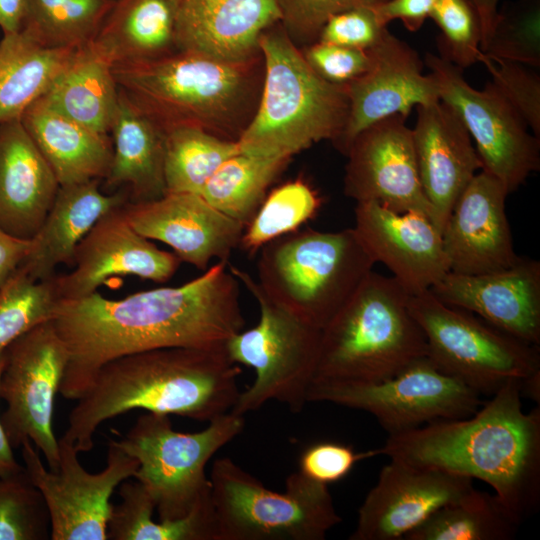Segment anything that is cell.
Returning a JSON list of instances; mask_svg holds the SVG:
<instances>
[{"mask_svg": "<svg viewBox=\"0 0 540 540\" xmlns=\"http://www.w3.org/2000/svg\"><path fill=\"white\" fill-rule=\"evenodd\" d=\"M218 262L195 279L110 299H58L51 317L69 360L59 393L77 400L106 362L146 350L219 348L243 330L240 282Z\"/></svg>", "mask_w": 540, "mask_h": 540, "instance_id": "1", "label": "cell"}, {"mask_svg": "<svg viewBox=\"0 0 540 540\" xmlns=\"http://www.w3.org/2000/svg\"><path fill=\"white\" fill-rule=\"evenodd\" d=\"M490 397L469 417L389 435L381 455L481 480L522 522L540 506V408L523 410L517 380Z\"/></svg>", "mask_w": 540, "mask_h": 540, "instance_id": "2", "label": "cell"}, {"mask_svg": "<svg viewBox=\"0 0 540 540\" xmlns=\"http://www.w3.org/2000/svg\"><path fill=\"white\" fill-rule=\"evenodd\" d=\"M241 372L225 346L159 348L112 359L77 399L62 438L78 453L89 452L104 421L135 409L209 422L235 405Z\"/></svg>", "mask_w": 540, "mask_h": 540, "instance_id": "3", "label": "cell"}, {"mask_svg": "<svg viewBox=\"0 0 540 540\" xmlns=\"http://www.w3.org/2000/svg\"><path fill=\"white\" fill-rule=\"evenodd\" d=\"M118 89L164 132L195 126L237 141L251 120L263 80L261 54L227 61L176 50L112 66Z\"/></svg>", "mask_w": 540, "mask_h": 540, "instance_id": "4", "label": "cell"}, {"mask_svg": "<svg viewBox=\"0 0 540 540\" xmlns=\"http://www.w3.org/2000/svg\"><path fill=\"white\" fill-rule=\"evenodd\" d=\"M263 80L256 110L238 138L239 152L292 158L322 140L335 142L348 118L346 86L309 66L280 22L259 39Z\"/></svg>", "mask_w": 540, "mask_h": 540, "instance_id": "5", "label": "cell"}, {"mask_svg": "<svg viewBox=\"0 0 540 540\" xmlns=\"http://www.w3.org/2000/svg\"><path fill=\"white\" fill-rule=\"evenodd\" d=\"M409 295L393 276L371 271L321 330L313 382H378L427 356Z\"/></svg>", "mask_w": 540, "mask_h": 540, "instance_id": "6", "label": "cell"}, {"mask_svg": "<svg viewBox=\"0 0 540 540\" xmlns=\"http://www.w3.org/2000/svg\"><path fill=\"white\" fill-rule=\"evenodd\" d=\"M258 279L276 303L323 329L369 275L375 262L353 228L298 229L260 249Z\"/></svg>", "mask_w": 540, "mask_h": 540, "instance_id": "7", "label": "cell"}, {"mask_svg": "<svg viewBox=\"0 0 540 540\" xmlns=\"http://www.w3.org/2000/svg\"><path fill=\"white\" fill-rule=\"evenodd\" d=\"M209 479L217 540H323L342 521L328 486L299 471L275 492L223 457Z\"/></svg>", "mask_w": 540, "mask_h": 540, "instance_id": "8", "label": "cell"}, {"mask_svg": "<svg viewBox=\"0 0 540 540\" xmlns=\"http://www.w3.org/2000/svg\"><path fill=\"white\" fill-rule=\"evenodd\" d=\"M244 425V416L229 411L201 431L182 433L173 429L169 415L147 412L127 433L108 441L138 461L133 478L151 496L159 521L173 522L210 500L206 465Z\"/></svg>", "mask_w": 540, "mask_h": 540, "instance_id": "9", "label": "cell"}, {"mask_svg": "<svg viewBox=\"0 0 540 540\" xmlns=\"http://www.w3.org/2000/svg\"><path fill=\"white\" fill-rule=\"evenodd\" d=\"M229 269L259 307L258 323L236 333L225 344L233 363L255 371V380L240 392L230 411L244 416L276 400L290 411L300 412L308 402L314 380L321 329L272 300L248 272L234 265Z\"/></svg>", "mask_w": 540, "mask_h": 540, "instance_id": "10", "label": "cell"}, {"mask_svg": "<svg viewBox=\"0 0 540 540\" xmlns=\"http://www.w3.org/2000/svg\"><path fill=\"white\" fill-rule=\"evenodd\" d=\"M408 308L424 333L427 357L480 396H492L508 381L522 384L540 375L539 346L444 303L430 290L409 295Z\"/></svg>", "mask_w": 540, "mask_h": 540, "instance_id": "11", "label": "cell"}, {"mask_svg": "<svg viewBox=\"0 0 540 540\" xmlns=\"http://www.w3.org/2000/svg\"><path fill=\"white\" fill-rule=\"evenodd\" d=\"M308 402H330L370 413L389 435L439 419L466 418L483 404L476 391L440 370L427 356L378 382H313Z\"/></svg>", "mask_w": 540, "mask_h": 540, "instance_id": "12", "label": "cell"}, {"mask_svg": "<svg viewBox=\"0 0 540 540\" xmlns=\"http://www.w3.org/2000/svg\"><path fill=\"white\" fill-rule=\"evenodd\" d=\"M3 356L0 398L7 408L0 419L9 443L14 449L31 441L48 469L56 471L54 402L69 360L67 348L50 319L17 338Z\"/></svg>", "mask_w": 540, "mask_h": 540, "instance_id": "13", "label": "cell"}, {"mask_svg": "<svg viewBox=\"0 0 540 540\" xmlns=\"http://www.w3.org/2000/svg\"><path fill=\"white\" fill-rule=\"evenodd\" d=\"M424 63L434 76L439 99L459 116L482 163L510 194L540 169V138L490 81L473 88L463 70L442 56L427 53Z\"/></svg>", "mask_w": 540, "mask_h": 540, "instance_id": "14", "label": "cell"}, {"mask_svg": "<svg viewBox=\"0 0 540 540\" xmlns=\"http://www.w3.org/2000/svg\"><path fill=\"white\" fill-rule=\"evenodd\" d=\"M59 463L47 470L40 451L27 440L21 445L26 472L41 492L50 518L52 540H107L114 490L133 478L139 463L108 441L106 466L98 473L85 470L74 446L58 439Z\"/></svg>", "mask_w": 540, "mask_h": 540, "instance_id": "15", "label": "cell"}, {"mask_svg": "<svg viewBox=\"0 0 540 540\" xmlns=\"http://www.w3.org/2000/svg\"><path fill=\"white\" fill-rule=\"evenodd\" d=\"M392 115L362 130L345 154L344 194L396 212H418L434 223L418 173L412 129Z\"/></svg>", "mask_w": 540, "mask_h": 540, "instance_id": "16", "label": "cell"}, {"mask_svg": "<svg viewBox=\"0 0 540 540\" xmlns=\"http://www.w3.org/2000/svg\"><path fill=\"white\" fill-rule=\"evenodd\" d=\"M474 489L470 478L390 459L362 502L349 539H404L437 510Z\"/></svg>", "mask_w": 540, "mask_h": 540, "instance_id": "17", "label": "cell"}, {"mask_svg": "<svg viewBox=\"0 0 540 540\" xmlns=\"http://www.w3.org/2000/svg\"><path fill=\"white\" fill-rule=\"evenodd\" d=\"M368 51V70L345 84L348 118L333 142L344 155L352 140L373 123L396 114L407 119L413 108L440 100L438 84L431 73H422L418 53L389 30Z\"/></svg>", "mask_w": 540, "mask_h": 540, "instance_id": "18", "label": "cell"}, {"mask_svg": "<svg viewBox=\"0 0 540 540\" xmlns=\"http://www.w3.org/2000/svg\"><path fill=\"white\" fill-rule=\"evenodd\" d=\"M123 206L101 217L79 242L74 269L50 279L59 299L91 295L113 276L163 283L175 274L180 259L139 234L126 219Z\"/></svg>", "mask_w": 540, "mask_h": 540, "instance_id": "19", "label": "cell"}, {"mask_svg": "<svg viewBox=\"0 0 540 540\" xmlns=\"http://www.w3.org/2000/svg\"><path fill=\"white\" fill-rule=\"evenodd\" d=\"M123 212L139 234L170 246L180 261L203 271L214 259L227 263L244 231L196 193L166 192L152 200L128 201Z\"/></svg>", "mask_w": 540, "mask_h": 540, "instance_id": "20", "label": "cell"}, {"mask_svg": "<svg viewBox=\"0 0 540 540\" xmlns=\"http://www.w3.org/2000/svg\"><path fill=\"white\" fill-rule=\"evenodd\" d=\"M353 229L373 261L384 264L410 295L430 290L450 272L442 233L424 214L358 202Z\"/></svg>", "mask_w": 540, "mask_h": 540, "instance_id": "21", "label": "cell"}, {"mask_svg": "<svg viewBox=\"0 0 540 540\" xmlns=\"http://www.w3.org/2000/svg\"><path fill=\"white\" fill-rule=\"evenodd\" d=\"M508 194L497 178L483 170L472 178L442 230L450 272L484 274L516 263L519 256L505 211Z\"/></svg>", "mask_w": 540, "mask_h": 540, "instance_id": "22", "label": "cell"}, {"mask_svg": "<svg viewBox=\"0 0 540 540\" xmlns=\"http://www.w3.org/2000/svg\"><path fill=\"white\" fill-rule=\"evenodd\" d=\"M430 291L526 343L540 344V262L519 256L509 268L484 274L449 272Z\"/></svg>", "mask_w": 540, "mask_h": 540, "instance_id": "23", "label": "cell"}, {"mask_svg": "<svg viewBox=\"0 0 540 540\" xmlns=\"http://www.w3.org/2000/svg\"><path fill=\"white\" fill-rule=\"evenodd\" d=\"M412 129L420 182L442 233L456 201L482 163L457 113L437 100L416 107Z\"/></svg>", "mask_w": 540, "mask_h": 540, "instance_id": "24", "label": "cell"}, {"mask_svg": "<svg viewBox=\"0 0 540 540\" xmlns=\"http://www.w3.org/2000/svg\"><path fill=\"white\" fill-rule=\"evenodd\" d=\"M276 0H179L177 50L227 61L260 55L259 39L280 22Z\"/></svg>", "mask_w": 540, "mask_h": 540, "instance_id": "25", "label": "cell"}, {"mask_svg": "<svg viewBox=\"0 0 540 540\" xmlns=\"http://www.w3.org/2000/svg\"><path fill=\"white\" fill-rule=\"evenodd\" d=\"M58 189L53 170L21 120L0 123V226L31 239Z\"/></svg>", "mask_w": 540, "mask_h": 540, "instance_id": "26", "label": "cell"}, {"mask_svg": "<svg viewBox=\"0 0 540 540\" xmlns=\"http://www.w3.org/2000/svg\"><path fill=\"white\" fill-rule=\"evenodd\" d=\"M128 201L125 190L103 193L100 180L59 186L18 269L35 281L52 279L58 266L72 264L77 245L96 222Z\"/></svg>", "mask_w": 540, "mask_h": 540, "instance_id": "27", "label": "cell"}, {"mask_svg": "<svg viewBox=\"0 0 540 540\" xmlns=\"http://www.w3.org/2000/svg\"><path fill=\"white\" fill-rule=\"evenodd\" d=\"M20 120L53 170L59 186L106 177L113 155L108 134L64 116L42 98L32 103Z\"/></svg>", "mask_w": 540, "mask_h": 540, "instance_id": "28", "label": "cell"}, {"mask_svg": "<svg viewBox=\"0 0 540 540\" xmlns=\"http://www.w3.org/2000/svg\"><path fill=\"white\" fill-rule=\"evenodd\" d=\"M110 133L113 155L104 178L107 186H124L130 202L164 195L165 132L120 90Z\"/></svg>", "mask_w": 540, "mask_h": 540, "instance_id": "29", "label": "cell"}, {"mask_svg": "<svg viewBox=\"0 0 540 540\" xmlns=\"http://www.w3.org/2000/svg\"><path fill=\"white\" fill-rule=\"evenodd\" d=\"M179 0H115L91 43L112 66L177 50Z\"/></svg>", "mask_w": 540, "mask_h": 540, "instance_id": "30", "label": "cell"}, {"mask_svg": "<svg viewBox=\"0 0 540 540\" xmlns=\"http://www.w3.org/2000/svg\"><path fill=\"white\" fill-rule=\"evenodd\" d=\"M41 98L64 116L108 134L119 98L112 64L91 43L84 45Z\"/></svg>", "mask_w": 540, "mask_h": 540, "instance_id": "31", "label": "cell"}, {"mask_svg": "<svg viewBox=\"0 0 540 540\" xmlns=\"http://www.w3.org/2000/svg\"><path fill=\"white\" fill-rule=\"evenodd\" d=\"M78 48L47 47L27 30L0 41V123L20 119L41 98Z\"/></svg>", "mask_w": 540, "mask_h": 540, "instance_id": "32", "label": "cell"}, {"mask_svg": "<svg viewBox=\"0 0 540 540\" xmlns=\"http://www.w3.org/2000/svg\"><path fill=\"white\" fill-rule=\"evenodd\" d=\"M289 160L238 152L221 164L200 195L245 228Z\"/></svg>", "mask_w": 540, "mask_h": 540, "instance_id": "33", "label": "cell"}, {"mask_svg": "<svg viewBox=\"0 0 540 540\" xmlns=\"http://www.w3.org/2000/svg\"><path fill=\"white\" fill-rule=\"evenodd\" d=\"M520 524L495 494L474 489L437 510L404 540H510Z\"/></svg>", "mask_w": 540, "mask_h": 540, "instance_id": "34", "label": "cell"}, {"mask_svg": "<svg viewBox=\"0 0 540 540\" xmlns=\"http://www.w3.org/2000/svg\"><path fill=\"white\" fill-rule=\"evenodd\" d=\"M237 142L195 126H180L165 132L164 179L166 192L200 194L231 156Z\"/></svg>", "mask_w": 540, "mask_h": 540, "instance_id": "35", "label": "cell"}, {"mask_svg": "<svg viewBox=\"0 0 540 540\" xmlns=\"http://www.w3.org/2000/svg\"><path fill=\"white\" fill-rule=\"evenodd\" d=\"M115 0H28L23 29L53 48H80L94 40Z\"/></svg>", "mask_w": 540, "mask_h": 540, "instance_id": "36", "label": "cell"}, {"mask_svg": "<svg viewBox=\"0 0 540 540\" xmlns=\"http://www.w3.org/2000/svg\"><path fill=\"white\" fill-rule=\"evenodd\" d=\"M320 205L318 193L302 179L278 186L266 195L245 226L239 246L249 253L257 252L272 240L300 229Z\"/></svg>", "mask_w": 540, "mask_h": 540, "instance_id": "37", "label": "cell"}, {"mask_svg": "<svg viewBox=\"0 0 540 540\" xmlns=\"http://www.w3.org/2000/svg\"><path fill=\"white\" fill-rule=\"evenodd\" d=\"M58 299L51 280L35 281L18 269L0 288V354L25 332L50 320Z\"/></svg>", "mask_w": 540, "mask_h": 540, "instance_id": "38", "label": "cell"}, {"mask_svg": "<svg viewBox=\"0 0 540 540\" xmlns=\"http://www.w3.org/2000/svg\"><path fill=\"white\" fill-rule=\"evenodd\" d=\"M50 535L46 503L26 469L0 478V540H47Z\"/></svg>", "mask_w": 540, "mask_h": 540, "instance_id": "39", "label": "cell"}, {"mask_svg": "<svg viewBox=\"0 0 540 540\" xmlns=\"http://www.w3.org/2000/svg\"><path fill=\"white\" fill-rule=\"evenodd\" d=\"M482 53L539 68L540 0H519L506 12H498Z\"/></svg>", "mask_w": 540, "mask_h": 540, "instance_id": "40", "label": "cell"}, {"mask_svg": "<svg viewBox=\"0 0 540 540\" xmlns=\"http://www.w3.org/2000/svg\"><path fill=\"white\" fill-rule=\"evenodd\" d=\"M430 18L441 30L440 56L462 70L479 62L482 31L469 0H437Z\"/></svg>", "mask_w": 540, "mask_h": 540, "instance_id": "41", "label": "cell"}, {"mask_svg": "<svg viewBox=\"0 0 540 540\" xmlns=\"http://www.w3.org/2000/svg\"><path fill=\"white\" fill-rule=\"evenodd\" d=\"M491 82L514 107L532 133L540 138V77L520 63L492 58L481 53Z\"/></svg>", "mask_w": 540, "mask_h": 540, "instance_id": "42", "label": "cell"}, {"mask_svg": "<svg viewBox=\"0 0 540 540\" xmlns=\"http://www.w3.org/2000/svg\"><path fill=\"white\" fill-rule=\"evenodd\" d=\"M280 24L297 45L317 41L326 21L334 14L357 6H376L387 0H276Z\"/></svg>", "mask_w": 540, "mask_h": 540, "instance_id": "43", "label": "cell"}, {"mask_svg": "<svg viewBox=\"0 0 540 540\" xmlns=\"http://www.w3.org/2000/svg\"><path fill=\"white\" fill-rule=\"evenodd\" d=\"M379 455L380 448L356 452L342 443L321 441L302 452L298 471L310 480L328 486L344 479L359 461Z\"/></svg>", "mask_w": 540, "mask_h": 540, "instance_id": "44", "label": "cell"}, {"mask_svg": "<svg viewBox=\"0 0 540 540\" xmlns=\"http://www.w3.org/2000/svg\"><path fill=\"white\" fill-rule=\"evenodd\" d=\"M374 6H357L332 15L317 41L369 50L388 30L378 19Z\"/></svg>", "mask_w": 540, "mask_h": 540, "instance_id": "45", "label": "cell"}, {"mask_svg": "<svg viewBox=\"0 0 540 540\" xmlns=\"http://www.w3.org/2000/svg\"><path fill=\"white\" fill-rule=\"evenodd\" d=\"M302 54L309 66L327 82L344 85L364 74L371 63L368 50L316 41Z\"/></svg>", "mask_w": 540, "mask_h": 540, "instance_id": "46", "label": "cell"}, {"mask_svg": "<svg viewBox=\"0 0 540 540\" xmlns=\"http://www.w3.org/2000/svg\"><path fill=\"white\" fill-rule=\"evenodd\" d=\"M437 0H387L374 6L375 13L382 24L388 25L401 20L405 28L415 32L427 18H430Z\"/></svg>", "mask_w": 540, "mask_h": 540, "instance_id": "47", "label": "cell"}, {"mask_svg": "<svg viewBox=\"0 0 540 540\" xmlns=\"http://www.w3.org/2000/svg\"><path fill=\"white\" fill-rule=\"evenodd\" d=\"M31 245V239L18 238L0 226V288L18 270Z\"/></svg>", "mask_w": 540, "mask_h": 540, "instance_id": "48", "label": "cell"}, {"mask_svg": "<svg viewBox=\"0 0 540 540\" xmlns=\"http://www.w3.org/2000/svg\"><path fill=\"white\" fill-rule=\"evenodd\" d=\"M28 10V0H0V28L3 35L23 29Z\"/></svg>", "mask_w": 540, "mask_h": 540, "instance_id": "49", "label": "cell"}, {"mask_svg": "<svg viewBox=\"0 0 540 540\" xmlns=\"http://www.w3.org/2000/svg\"><path fill=\"white\" fill-rule=\"evenodd\" d=\"M4 364L3 353L0 354V378ZM25 471L24 465L17 462L13 454V448L4 431L0 419V478L10 477Z\"/></svg>", "mask_w": 540, "mask_h": 540, "instance_id": "50", "label": "cell"}, {"mask_svg": "<svg viewBox=\"0 0 540 540\" xmlns=\"http://www.w3.org/2000/svg\"><path fill=\"white\" fill-rule=\"evenodd\" d=\"M500 0H469L475 9L482 31L481 51L487 43L498 16Z\"/></svg>", "mask_w": 540, "mask_h": 540, "instance_id": "51", "label": "cell"}]
</instances>
